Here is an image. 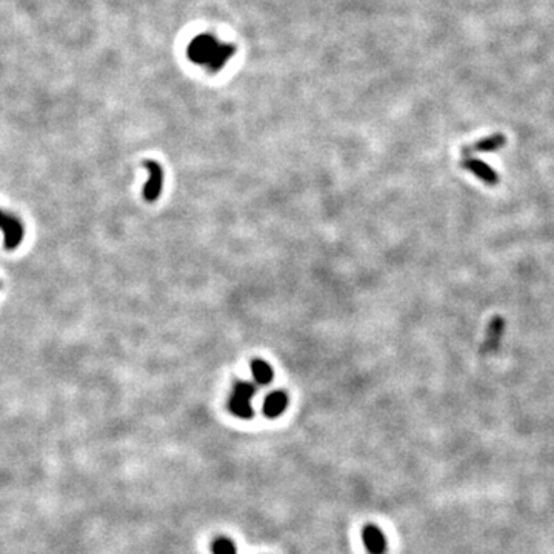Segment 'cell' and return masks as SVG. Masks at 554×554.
Masks as SVG:
<instances>
[{
    "mask_svg": "<svg viewBox=\"0 0 554 554\" xmlns=\"http://www.w3.org/2000/svg\"><path fill=\"white\" fill-rule=\"evenodd\" d=\"M188 56L194 64L208 68L211 71H217L224 68L226 60L233 56V48L216 39L214 36L201 34L189 43Z\"/></svg>",
    "mask_w": 554,
    "mask_h": 554,
    "instance_id": "cell-1",
    "label": "cell"
},
{
    "mask_svg": "<svg viewBox=\"0 0 554 554\" xmlns=\"http://www.w3.org/2000/svg\"><path fill=\"white\" fill-rule=\"evenodd\" d=\"M143 165H145L148 171V180L145 187H143V197H145L147 202H156L163 188V170L161 163H157L156 161H145Z\"/></svg>",
    "mask_w": 554,
    "mask_h": 554,
    "instance_id": "cell-2",
    "label": "cell"
},
{
    "mask_svg": "<svg viewBox=\"0 0 554 554\" xmlns=\"http://www.w3.org/2000/svg\"><path fill=\"white\" fill-rule=\"evenodd\" d=\"M462 168H465L467 171H469L479 179L481 182H483L485 185L488 187H495L499 184V176L497 173L491 168L488 163H485L483 161H479V159H474V157H464L462 159Z\"/></svg>",
    "mask_w": 554,
    "mask_h": 554,
    "instance_id": "cell-3",
    "label": "cell"
},
{
    "mask_svg": "<svg viewBox=\"0 0 554 554\" xmlns=\"http://www.w3.org/2000/svg\"><path fill=\"white\" fill-rule=\"evenodd\" d=\"M0 230L5 233V247L8 249H14L24 238V228L16 217L0 211Z\"/></svg>",
    "mask_w": 554,
    "mask_h": 554,
    "instance_id": "cell-4",
    "label": "cell"
},
{
    "mask_svg": "<svg viewBox=\"0 0 554 554\" xmlns=\"http://www.w3.org/2000/svg\"><path fill=\"white\" fill-rule=\"evenodd\" d=\"M506 143V138L502 133H496V134H491L488 138H483L481 140L474 142L473 145H468L464 150H462V153H464V157H468L472 153H495V151H499Z\"/></svg>",
    "mask_w": 554,
    "mask_h": 554,
    "instance_id": "cell-5",
    "label": "cell"
},
{
    "mask_svg": "<svg viewBox=\"0 0 554 554\" xmlns=\"http://www.w3.org/2000/svg\"><path fill=\"white\" fill-rule=\"evenodd\" d=\"M363 545L370 554H385L386 539L384 533L376 525H367L363 528Z\"/></svg>",
    "mask_w": 554,
    "mask_h": 554,
    "instance_id": "cell-6",
    "label": "cell"
},
{
    "mask_svg": "<svg viewBox=\"0 0 554 554\" xmlns=\"http://www.w3.org/2000/svg\"><path fill=\"white\" fill-rule=\"evenodd\" d=\"M288 407V396L285 391H272L270 393L267 399L263 402V413L270 419H276L280 414H282Z\"/></svg>",
    "mask_w": 554,
    "mask_h": 554,
    "instance_id": "cell-7",
    "label": "cell"
},
{
    "mask_svg": "<svg viewBox=\"0 0 554 554\" xmlns=\"http://www.w3.org/2000/svg\"><path fill=\"white\" fill-rule=\"evenodd\" d=\"M504 330H505V321L500 316H496L491 319V322L488 325V333H487V339H485L483 342V348L482 351L483 353H491L495 351L500 339H502L504 335Z\"/></svg>",
    "mask_w": 554,
    "mask_h": 554,
    "instance_id": "cell-8",
    "label": "cell"
},
{
    "mask_svg": "<svg viewBox=\"0 0 554 554\" xmlns=\"http://www.w3.org/2000/svg\"><path fill=\"white\" fill-rule=\"evenodd\" d=\"M230 411L234 416L240 417V419H252V417H253L252 400L242 398V396H238V394H231Z\"/></svg>",
    "mask_w": 554,
    "mask_h": 554,
    "instance_id": "cell-9",
    "label": "cell"
},
{
    "mask_svg": "<svg viewBox=\"0 0 554 554\" xmlns=\"http://www.w3.org/2000/svg\"><path fill=\"white\" fill-rule=\"evenodd\" d=\"M252 373L254 381L259 385H268L271 384L272 377H275V371L268 365L267 362L262 359H256L252 363Z\"/></svg>",
    "mask_w": 554,
    "mask_h": 554,
    "instance_id": "cell-10",
    "label": "cell"
},
{
    "mask_svg": "<svg viewBox=\"0 0 554 554\" xmlns=\"http://www.w3.org/2000/svg\"><path fill=\"white\" fill-rule=\"evenodd\" d=\"M212 553L214 554H238L236 546L226 537H219L212 544Z\"/></svg>",
    "mask_w": 554,
    "mask_h": 554,
    "instance_id": "cell-11",
    "label": "cell"
},
{
    "mask_svg": "<svg viewBox=\"0 0 554 554\" xmlns=\"http://www.w3.org/2000/svg\"><path fill=\"white\" fill-rule=\"evenodd\" d=\"M233 394H238V396H242L245 399L252 400L256 394V388L252 382H247V381H238L236 385H234V390Z\"/></svg>",
    "mask_w": 554,
    "mask_h": 554,
    "instance_id": "cell-12",
    "label": "cell"
}]
</instances>
